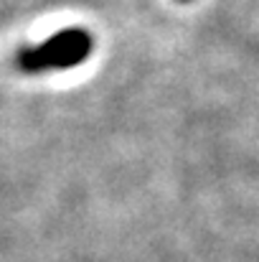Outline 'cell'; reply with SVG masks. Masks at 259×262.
Instances as JSON below:
<instances>
[{"label": "cell", "mask_w": 259, "mask_h": 262, "mask_svg": "<svg viewBox=\"0 0 259 262\" xmlns=\"http://www.w3.org/2000/svg\"><path fill=\"white\" fill-rule=\"evenodd\" d=\"M91 49H94L91 33H86L84 28H64L56 31L43 43L23 49L18 54V67L28 74L74 69L89 59Z\"/></svg>", "instance_id": "cell-1"}]
</instances>
